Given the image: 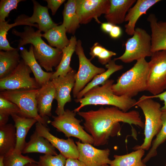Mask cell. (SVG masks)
Returning <instances> with one entry per match:
<instances>
[{
  "label": "cell",
  "mask_w": 166,
  "mask_h": 166,
  "mask_svg": "<svg viewBox=\"0 0 166 166\" xmlns=\"http://www.w3.org/2000/svg\"><path fill=\"white\" fill-rule=\"evenodd\" d=\"M10 115L0 112V126L4 125L7 124Z\"/></svg>",
  "instance_id": "ee69618b"
},
{
  "label": "cell",
  "mask_w": 166,
  "mask_h": 166,
  "mask_svg": "<svg viewBox=\"0 0 166 166\" xmlns=\"http://www.w3.org/2000/svg\"><path fill=\"white\" fill-rule=\"evenodd\" d=\"M76 71L73 69L65 76H59L52 80L56 90L55 99L57 102V107L55 112L59 115L65 111L66 104L71 101V92L74 85Z\"/></svg>",
  "instance_id": "4fadbf2b"
},
{
  "label": "cell",
  "mask_w": 166,
  "mask_h": 166,
  "mask_svg": "<svg viewBox=\"0 0 166 166\" xmlns=\"http://www.w3.org/2000/svg\"><path fill=\"white\" fill-rule=\"evenodd\" d=\"M114 81L108 79L101 86H97L87 92L83 97L74 100L80 105L73 111L79 112L83 107L88 105H109L117 107L127 112L136 106V101L126 96H117L113 93L112 86Z\"/></svg>",
  "instance_id": "3957f363"
},
{
  "label": "cell",
  "mask_w": 166,
  "mask_h": 166,
  "mask_svg": "<svg viewBox=\"0 0 166 166\" xmlns=\"http://www.w3.org/2000/svg\"><path fill=\"white\" fill-rule=\"evenodd\" d=\"M62 23L66 32L74 35L80 26V22L76 11V0H68L64 4L62 12Z\"/></svg>",
  "instance_id": "f1b7e54d"
},
{
  "label": "cell",
  "mask_w": 166,
  "mask_h": 166,
  "mask_svg": "<svg viewBox=\"0 0 166 166\" xmlns=\"http://www.w3.org/2000/svg\"><path fill=\"white\" fill-rule=\"evenodd\" d=\"M162 127L156 136L155 138L152 141L151 147L148 152L142 160L145 164L157 155V148L166 140V112H162Z\"/></svg>",
  "instance_id": "1f68e13d"
},
{
  "label": "cell",
  "mask_w": 166,
  "mask_h": 166,
  "mask_svg": "<svg viewBox=\"0 0 166 166\" xmlns=\"http://www.w3.org/2000/svg\"><path fill=\"white\" fill-rule=\"evenodd\" d=\"M0 112L10 116L12 114H16L20 116L21 111L16 104L0 97Z\"/></svg>",
  "instance_id": "d590c367"
},
{
  "label": "cell",
  "mask_w": 166,
  "mask_h": 166,
  "mask_svg": "<svg viewBox=\"0 0 166 166\" xmlns=\"http://www.w3.org/2000/svg\"><path fill=\"white\" fill-rule=\"evenodd\" d=\"M145 150L140 149L124 155H114L109 166H146L142 159Z\"/></svg>",
  "instance_id": "f546056e"
},
{
  "label": "cell",
  "mask_w": 166,
  "mask_h": 166,
  "mask_svg": "<svg viewBox=\"0 0 166 166\" xmlns=\"http://www.w3.org/2000/svg\"><path fill=\"white\" fill-rule=\"evenodd\" d=\"M69 44L62 50V56L59 65L55 68L50 80L59 76H65L73 69L70 66L72 56L75 51L77 40L75 36H72Z\"/></svg>",
  "instance_id": "d4e9b609"
},
{
  "label": "cell",
  "mask_w": 166,
  "mask_h": 166,
  "mask_svg": "<svg viewBox=\"0 0 166 166\" xmlns=\"http://www.w3.org/2000/svg\"><path fill=\"white\" fill-rule=\"evenodd\" d=\"M146 91L155 95L166 89V51L152 53Z\"/></svg>",
  "instance_id": "9c48e42d"
},
{
  "label": "cell",
  "mask_w": 166,
  "mask_h": 166,
  "mask_svg": "<svg viewBox=\"0 0 166 166\" xmlns=\"http://www.w3.org/2000/svg\"><path fill=\"white\" fill-rule=\"evenodd\" d=\"M110 5V0H76V11L80 24H87L93 19L101 23L98 18L108 13Z\"/></svg>",
  "instance_id": "7c38bea8"
},
{
  "label": "cell",
  "mask_w": 166,
  "mask_h": 166,
  "mask_svg": "<svg viewBox=\"0 0 166 166\" xmlns=\"http://www.w3.org/2000/svg\"><path fill=\"white\" fill-rule=\"evenodd\" d=\"M19 49L17 48L9 51H0V79L11 73L20 61Z\"/></svg>",
  "instance_id": "484cf974"
},
{
  "label": "cell",
  "mask_w": 166,
  "mask_h": 166,
  "mask_svg": "<svg viewBox=\"0 0 166 166\" xmlns=\"http://www.w3.org/2000/svg\"><path fill=\"white\" fill-rule=\"evenodd\" d=\"M75 52L78 57L79 67L75 75V81L72 92L73 97L76 98L78 93L95 76L104 72L105 70L95 66L86 57L80 40H77Z\"/></svg>",
  "instance_id": "30bf717a"
},
{
  "label": "cell",
  "mask_w": 166,
  "mask_h": 166,
  "mask_svg": "<svg viewBox=\"0 0 166 166\" xmlns=\"http://www.w3.org/2000/svg\"><path fill=\"white\" fill-rule=\"evenodd\" d=\"M3 160V156H0V166H4Z\"/></svg>",
  "instance_id": "bcb514c9"
},
{
  "label": "cell",
  "mask_w": 166,
  "mask_h": 166,
  "mask_svg": "<svg viewBox=\"0 0 166 166\" xmlns=\"http://www.w3.org/2000/svg\"><path fill=\"white\" fill-rule=\"evenodd\" d=\"M151 31L152 53L166 51V21H158L153 14H150L147 18Z\"/></svg>",
  "instance_id": "ac0fdd59"
},
{
  "label": "cell",
  "mask_w": 166,
  "mask_h": 166,
  "mask_svg": "<svg viewBox=\"0 0 166 166\" xmlns=\"http://www.w3.org/2000/svg\"><path fill=\"white\" fill-rule=\"evenodd\" d=\"M23 0H1L0 2V22L5 21L10 12L16 9L18 3Z\"/></svg>",
  "instance_id": "e575fe53"
},
{
  "label": "cell",
  "mask_w": 166,
  "mask_h": 166,
  "mask_svg": "<svg viewBox=\"0 0 166 166\" xmlns=\"http://www.w3.org/2000/svg\"><path fill=\"white\" fill-rule=\"evenodd\" d=\"M66 30L63 24L57 25L42 34V37L45 38L49 45L52 47L62 50L70 43L66 36Z\"/></svg>",
  "instance_id": "83f0119b"
},
{
  "label": "cell",
  "mask_w": 166,
  "mask_h": 166,
  "mask_svg": "<svg viewBox=\"0 0 166 166\" xmlns=\"http://www.w3.org/2000/svg\"><path fill=\"white\" fill-rule=\"evenodd\" d=\"M136 105L141 109L144 116V138L141 145H136L133 149L135 150L140 149L147 150L151 148L153 138L162 126L161 105L152 99L143 95L136 101Z\"/></svg>",
  "instance_id": "5b68a950"
},
{
  "label": "cell",
  "mask_w": 166,
  "mask_h": 166,
  "mask_svg": "<svg viewBox=\"0 0 166 166\" xmlns=\"http://www.w3.org/2000/svg\"><path fill=\"white\" fill-rule=\"evenodd\" d=\"M102 166H109V165L108 164H105V165H104Z\"/></svg>",
  "instance_id": "7dc6e473"
},
{
  "label": "cell",
  "mask_w": 166,
  "mask_h": 166,
  "mask_svg": "<svg viewBox=\"0 0 166 166\" xmlns=\"http://www.w3.org/2000/svg\"><path fill=\"white\" fill-rule=\"evenodd\" d=\"M32 1L33 5V13L30 17L26 15L25 20L34 26L44 33L58 25L55 23L50 17L48 9L43 6L34 0Z\"/></svg>",
  "instance_id": "e0dca14e"
},
{
  "label": "cell",
  "mask_w": 166,
  "mask_h": 166,
  "mask_svg": "<svg viewBox=\"0 0 166 166\" xmlns=\"http://www.w3.org/2000/svg\"><path fill=\"white\" fill-rule=\"evenodd\" d=\"M77 113L84 119V127L93 137L95 146L105 145L110 137L120 135V122L144 128L139 112L135 110L124 112L114 106L102 107L97 110Z\"/></svg>",
  "instance_id": "6da1fadb"
},
{
  "label": "cell",
  "mask_w": 166,
  "mask_h": 166,
  "mask_svg": "<svg viewBox=\"0 0 166 166\" xmlns=\"http://www.w3.org/2000/svg\"><path fill=\"white\" fill-rule=\"evenodd\" d=\"M38 89L5 90L1 91L0 97L16 104L20 110V116L34 118L47 127V124L51 121L42 118L38 112L36 95Z\"/></svg>",
  "instance_id": "8992f818"
},
{
  "label": "cell",
  "mask_w": 166,
  "mask_h": 166,
  "mask_svg": "<svg viewBox=\"0 0 166 166\" xmlns=\"http://www.w3.org/2000/svg\"><path fill=\"white\" fill-rule=\"evenodd\" d=\"M160 0H138L135 5L128 10L125 22H128L125 25L126 34L132 36L135 31L136 24L139 18L145 14L147 10Z\"/></svg>",
  "instance_id": "d6986e66"
},
{
  "label": "cell",
  "mask_w": 166,
  "mask_h": 166,
  "mask_svg": "<svg viewBox=\"0 0 166 166\" xmlns=\"http://www.w3.org/2000/svg\"><path fill=\"white\" fill-rule=\"evenodd\" d=\"M65 166H86L83 163L78 159H66Z\"/></svg>",
  "instance_id": "b9f144b4"
},
{
  "label": "cell",
  "mask_w": 166,
  "mask_h": 166,
  "mask_svg": "<svg viewBox=\"0 0 166 166\" xmlns=\"http://www.w3.org/2000/svg\"><path fill=\"white\" fill-rule=\"evenodd\" d=\"M32 72L22 59L15 69L6 77L0 79V90L38 89L40 88L34 78L30 77Z\"/></svg>",
  "instance_id": "8fae6325"
},
{
  "label": "cell",
  "mask_w": 166,
  "mask_h": 166,
  "mask_svg": "<svg viewBox=\"0 0 166 166\" xmlns=\"http://www.w3.org/2000/svg\"><path fill=\"white\" fill-rule=\"evenodd\" d=\"M122 33L121 28L119 26L114 25L109 34L112 38H117L121 36Z\"/></svg>",
  "instance_id": "60d3db41"
},
{
  "label": "cell",
  "mask_w": 166,
  "mask_h": 166,
  "mask_svg": "<svg viewBox=\"0 0 166 166\" xmlns=\"http://www.w3.org/2000/svg\"><path fill=\"white\" fill-rule=\"evenodd\" d=\"M22 153L21 151L15 149L4 156V166H25L29 163H37L38 162L33 159L27 156H24Z\"/></svg>",
  "instance_id": "d6a6232c"
},
{
  "label": "cell",
  "mask_w": 166,
  "mask_h": 166,
  "mask_svg": "<svg viewBox=\"0 0 166 166\" xmlns=\"http://www.w3.org/2000/svg\"><path fill=\"white\" fill-rule=\"evenodd\" d=\"M25 166H39L37 164V163H28L26 164Z\"/></svg>",
  "instance_id": "f6af8a7d"
},
{
  "label": "cell",
  "mask_w": 166,
  "mask_h": 166,
  "mask_svg": "<svg viewBox=\"0 0 166 166\" xmlns=\"http://www.w3.org/2000/svg\"><path fill=\"white\" fill-rule=\"evenodd\" d=\"M35 130L39 135L47 139L66 159H78L77 146L73 139L69 138L65 140L56 137L49 132V129L47 127L38 122L36 124Z\"/></svg>",
  "instance_id": "5bb4252c"
},
{
  "label": "cell",
  "mask_w": 166,
  "mask_h": 166,
  "mask_svg": "<svg viewBox=\"0 0 166 166\" xmlns=\"http://www.w3.org/2000/svg\"><path fill=\"white\" fill-rule=\"evenodd\" d=\"M55 96V88L51 81L38 89L36 100L38 112L42 118L49 119L48 117L51 116L52 104Z\"/></svg>",
  "instance_id": "2e32d148"
},
{
  "label": "cell",
  "mask_w": 166,
  "mask_h": 166,
  "mask_svg": "<svg viewBox=\"0 0 166 166\" xmlns=\"http://www.w3.org/2000/svg\"><path fill=\"white\" fill-rule=\"evenodd\" d=\"M104 48L98 42L95 43L91 48L89 53V54L91 57V59L95 57H97Z\"/></svg>",
  "instance_id": "f35d334b"
},
{
  "label": "cell",
  "mask_w": 166,
  "mask_h": 166,
  "mask_svg": "<svg viewBox=\"0 0 166 166\" xmlns=\"http://www.w3.org/2000/svg\"><path fill=\"white\" fill-rule=\"evenodd\" d=\"M116 55V53L104 48L97 57L98 61L100 63L105 65L111 60V57Z\"/></svg>",
  "instance_id": "8d00e7d4"
},
{
  "label": "cell",
  "mask_w": 166,
  "mask_h": 166,
  "mask_svg": "<svg viewBox=\"0 0 166 166\" xmlns=\"http://www.w3.org/2000/svg\"><path fill=\"white\" fill-rule=\"evenodd\" d=\"M148 98L153 99L158 98L164 102V105L161 107V110L162 112H166V91L159 94L152 96H146Z\"/></svg>",
  "instance_id": "ab89813d"
},
{
  "label": "cell",
  "mask_w": 166,
  "mask_h": 166,
  "mask_svg": "<svg viewBox=\"0 0 166 166\" xmlns=\"http://www.w3.org/2000/svg\"><path fill=\"white\" fill-rule=\"evenodd\" d=\"M165 166H166V164H165Z\"/></svg>",
  "instance_id": "c3c4849f"
},
{
  "label": "cell",
  "mask_w": 166,
  "mask_h": 166,
  "mask_svg": "<svg viewBox=\"0 0 166 166\" xmlns=\"http://www.w3.org/2000/svg\"><path fill=\"white\" fill-rule=\"evenodd\" d=\"M41 31H35L32 26H26L24 31L20 32L13 29L12 33L19 37L20 39L18 48L28 44L33 46L34 57L41 66L47 72H53V67L55 68L59 64L62 56L61 50L54 48L47 44L42 38Z\"/></svg>",
  "instance_id": "7a4b0ae2"
},
{
  "label": "cell",
  "mask_w": 166,
  "mask_h": 166,
  "mask_svg": "<svg viewBox=\"0 0 166 166\" xmlns=\"http://www.w3.org/2000/svg\"><path fill=\"white\" fill-rule=\"evenodd\" d=\"M33 49L32 45L29 50L24 48L20 50V55L22 59L30 69L36 82L41 87L51 81L53 72H47L43 70L34 57Z\"/></svg>",
  "instance_id": "ffe728a7"
},
{
  "label": "cell",
  "mask_w": 166,
  "mask_h": 166,
  "mask_svg": "<svg viewBox=\"0 0 166 166\" xmlns=\"http://www.w3.org/2000/svg\"><path fill=\"white\" fill-rule=\"evenodd\" d=\"M66 159L61 153L56 156H40L37 164L39 166H65Z\"/></svg>",
  "instance_id": "836d02e7"
},
{
  "label": "cell",
  "mask_w": 166,
  "mask_h": 166,
  "mask_svg": "<svg viewBox=\"0 0 166 166\" xmlns=\"http://www.w3.org/2000/svg\"><path fill=\"white\" fill-rule=\"evenodd\" d=\"M47 3V7L51 10L52 15H54L61 6L65 1V0H45Z\"/></svg>",
  "instance_id": "74e56055"
},
{
  "label": "cell",
  "mask_w": 166,
  "mask_h": 166,
  "mask_svg": "<svg viewBox=\"0 0 166 166\" xmlns=\"http://www.w3.org/2000/svg\"><path fill=\"white\" fill-rule=\"evenodd\" d=\"M7 21L0 22V49L4 51L14 49L15 48L11 46L7 39L6 35L8 31L11 28L19 25L29 26V24L25 20L23 15L18 16L12 24H9Z\"/></svg>",
  "instance_id": "4dcf8cb0"
},
{
  "label": "cell",
  "mask_w": 166,
  "mask_h": 166,
  "mask_svg": "<svg viewBox=\"0 0 166 166\" xmlns=\"http://www.w3.org/2000/svg\"><path fill=\"white\" fill-rule=\"evenodd\" d=\"M79 153L78 159L86 166H102L109 165L110 150L108 148H97L91 144L76 141Z\"/></svg>",
  "instance_id": "9a60e30c"
},
{
  "label": "cell",
  "mask_w": 166,
  "mask_h": 166,
  "mask_svg": "<svg viewBox=\"0 0 166 166\" xmlns=\"http://www.w3.org/2000/svg\"><path fill=\"white\" fill-rule=\"evenodd\" d=\"M16 129L12 124L0 126V156H3L15 149Z\"/></svg>",
  "instance_id": "cb8c5ba5"
},
{
  "label": "cell",
  "mask_w": 166,
  "mask_h": 166,
  "mask_svg": "<svg viewBox=\"0 0 166 166\" xmlns=\"http://www.w3.org/2000/svg\"><path fill=\"white\" fill-rule=\"evenodd\" d=\"M114 25L109 22H105L101 23V27L102 30L104 32L109 33Z\"/></svg>",
  "instance_id": "7bdbcfd3"
},
{
  "label": "cell",
  "mask_w": 166,
  "mask_h": 166,
  "mask_svg": "<svg viewBox=\"0 0 166 166\" xmlns=\"http://www.w3.org/2000/svg\"><path fill=\"white\" fill-rule=\"evenodd\" d=\"M150 71L149 62L145 58L138 60L130 69L123 73L112 86L114 94L132 98L146 91Z\"/></svg>",
  "instance_id": "277c9868"
},
{
  "label": "cell",
  "mask_w": 166,
  "mask_h": 166,
  "mask_svg": "<svg viewBox=\"0 0 166 166\" xmlns=\"http://www.w3.org/2000/svg\"><path fill=\"white\" fill-rule=\"evenodd\" d=\"M132 36L128 38L125 44V50L120 57L114 59L120 60L125 63H129L148 57H151L152 51L151 36L144 29H135Z\"/></svg>",
  "instance_id": "52a82bcc"
},
{
  "label": "cell",
  "mask_w": 166,
  "mask_h": 166,
  "mask_svg": "<svg viewBox=\"0 0 166 166\" xmlns=\"http://www.w3.org/2000/svg\"><path fill=\"white\" fill-rule=\"evenodd\" d=\"M110 5L108 13L105 15L107 22L114 25L125 22L129 9L136 2L135 0H110Z\"/></svg>",
  "instance_id": "44dd1931"
},
{
  "label": "cell",
  "mask_w": 166,
  "mask_h": 166,
  "mask_svg": "<svg viewBox=\"0 0 166 166\" xmlns=\"http://www.w3.org/2000/svg\"><path fill=\"white\" fill-rule=\"evenodd\" d=\"M11 116L16 129L17 143L15 149L22 152L26 143L25 139L27 133L38 121L34 118H26L16 114H12Z\"/></svg>",
  "instance_id": "603a6c76"
},
{
  "label": "cell",
  "mask_w": 166,
  "mask_h": 166,
  "mask_svg": "<svg viewBox=\"0 0 166 166\" xmlns=\"http://www.w3.org/2000/svg\"><path fill=\"white\" fill-rule=\"evenodd\" d=\"M115 61L114 59L111 60L105 66L107 70L104 72L95 76L92 80L78 93L77 99L82 98L87 92L93 88L100 85H103L113 74L123 68L122 65L117 64Z\"/></svg>",
  "instance_id": "4316f807"
},
{
  "label": "cell",
  "mask_w": 166,
  "mask_h": 166,
  "mask_svg": "<svg viewBox=\"0 0 166 166\" xmlns=\"http://www.w3.org/2000/svg\"><path fill=\"white\" fill-rule=\"evenodd\" d=\"M22 152L24 154L38 152L53 156L57 155L55 148L50 142L39 135L36 130L31 136L30 140L26 143Z\"/></svg>",
  "instance_id": "7402d4cb"
},
{
  "label": "cell",
  "mask_w": 166,
  "mask_h": 166,
  "mask_svg": "<svg viewBox=\"0 0 166 166\" xmlns=\"http://www.w3.org/2000/svg\"><path fill=\"white\" fill-rule=\"evenodd\" d=\"M76 113L69 109L57 116H52L51 124L57 130L64 133L66 137L73 136L78 139L82 143L93 144L94 140L81 125V121L75 117Z\"/></svg>",
  "instance_id": "ba28073f"
}]
</instances>
